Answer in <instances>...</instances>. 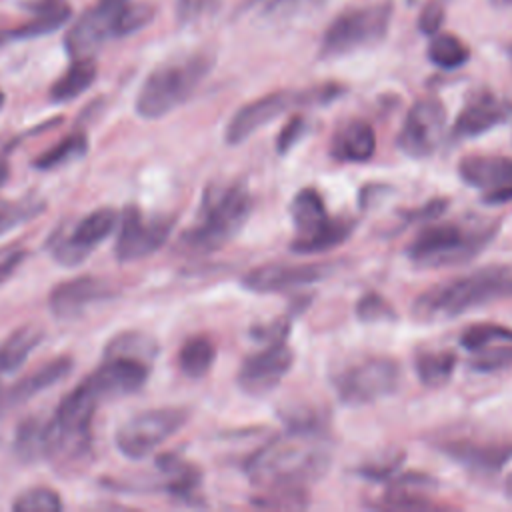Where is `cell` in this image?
<instances>
[{
    "label": "cell",
    "mask_w": 512,
    "mask_h": 512,
    "mask_svg": "<svg viewBox=\"0 0 512 512\" xmlns=\"http://www.w3.org/2000/svg\"><path fill=\"white\" fill-rule=\"evenodd\" d=\"M332 462V448L322 430L290 428L252 452L244 472L252 484L268 488H304L320 480Z\"/></svg>",
    "instance_id": "6da1fadb"
},
{
    "label": "cell",
    "mask_w": 512,
    "mask_h": 512,
    "mask_svg": "<svg viewBox=\"0 0 512 512\" xmlns=\"http://www.w3.org/2000/svg\"><path fill=\"white\" fill-rule=\"evenodd\" d=\"M252 194L242 182L214 184L204 192L196 222L180 236L190 254H210L228 244L252 212Z\"/></svg>",
    "instance_id": "7a4b0ae2"
},
{
    "label": "cell",
    "mask_w": 512,
    "mask_h": 512,
    "mask_svg": "<svg viewBox=\"0 0 512 512\" xmlns=\"http://www.w3.org/2000/svg\"><path fill=\"white\" fill-rule=\"evenodd\" d=\"M504 298H512V272L492 266L432 286L414 300L412 310L418 320H446Z\"/></svg>",
    "instance_id": "3957f363"
},
{
    "label": "cell",
    "mask_w": 512,
    "mask_h": 512,
    "mask_svg": "<svg viewBox=\"0 0 512 512\" xmlns=\"http://www.w3.org/2000/svg\"><path fill=\"white\" fill-rule=\"evenodd\" d=\"M214 66V54L196 50L170 58L156 66L136 96V112L146 120H156L182 106L204 82Z\"/></svg>",
    "instance_id": "277c9868"
},
{
    "label": "cell",
    "mask_w": 512,
    "mask_h": 512,
    "mask_svg": "<svg viewBox=\"0 0 512 512\" xmlns=\"http://www.w3.org/2000/svg\"><path fill=\"white\" fill-rule=\"evenodd\" d=\"M498 224L462 226L454 222L428 224L408 246L412 262L424 268L456 266L472 260L494 238Z\"/></svg>",
    "instance_id": "5b68a950"
},
{
    "label": "cell",
    "mask_w": 512,
    "mask_h": 512,
    "mask_svg": "<svg viewBox=\"0 0 512 512\" xmlns=\"http://www.w3.org/2000/svg\"><path fill=\"white\" fill-rule=\"evenodd\" d=\"M394 14L390 0L362 4L340 12L324 30L320 40V58H340L362 48L380 44Z\"/></svg>",
    "instance_id": "8992f818"
},
{
    "label": "cell",
    "mask_w": 512,
    "mask_h": 512,
    "mask_svg": "<svg viewBox=\"0 0 512 512\" xmlns=\"http://www.w3.org/2000/svg\"><path fill=\"white\" fill-rule=\"evenodd\" d=\"M100 400L102 396L88 378L62 398L52 420L46 424L48 456L78 458L90 448L92 418Z\"/></svg>",
    "instance_id": "52a82bcc"
},
{
    "label": "cell",
    "mask_w": 512,
    "mask_h": 512,
    "mask_svg": "<svg viewBox=\"0 0 512 512\" xmlns=\"http://www.w3.org/2000/svg\"><path fill=\"white\" fill-rule=\"evenodd\" d=\"M296 238L290 250L296 254H320L346 242L356 222L346 216H330L314 188H302L290 202Z\"/></svg>",
    "instance_id": "ba28073f"
},
{
    "label": "cell",
    "mask_w": 512,
    "mask_h": 512,
    "mask_svg": "<svg viewBox=\"0 0 512 512\" xmlns=\"http://www.w3.org/2000/svg\"><path fill=\"white\" fill-rule=\"evenodd\" d=\"M400 364L390 356H360L332 374V388L342 404L364 406L396 392Z\"/></svg>",
    "instance_id": "9c48e42d"
},
{
    "label": "cell",
    "mask_w": 512,
    "mask_h": 512,
    "mask_svg": "<svg viewBox=\"0 0 512 512\" xmlns=\"http://www.w3.org/2000/svg\"><path fill=\"white\" fill-rule=\"evenodd\" d=\"M340 94H342V86H338V84H324V86L302 90V92L278 90V92L264 94L236 110V114L230 118V122L226 126L224 140L230 146H236V144L244 142L246 138H250L264 124L272 122L274 118H278L280 114L290 110L292 106L328 104L334 98H338Z\"/></svg>",
    "instance_id": "30bf717a"
},
{
    "label": "cell",
    "mask_w": 512,
    "mask_h": 512,
    "mask_svg": "<svg viewBox=\"0 0 512 512\" xmlns=\"http://www.w3.org/2000/svg\"><path fill=\"white\" fill-rule=\"evenodd\" d=\"M186 420L188 410L180 406H162L138 412L116 430V448L122 456L140 460L174 436Z\"/></svg>",
    "instance_id": "8fae6325"
},
{
    "label": "cell",
    "mask_w": 512,
    "mask_h": 512,
    "mask_svg": "<svg viewBox=\"0 0 512 512\" xmlns=\"http://www.w3.org/2000/svg\"><path fill=\"white\" fill-rule=\"evenodd\" d=\"M174 226L172 216H146L136 206H128L122 214L116 258L120 262H134L154 254L170 236Z\"/></svg>",
    "instance_id": "7c38bea8"
},
{
    "label": "cell",
    "mask_w": 512,
    "mask_h": 512,
    "mask_svg": "<svg viewBox=\"0 0 512 512\" xmlns=\"http://www.w3.org/2000/svg\"><path fill=\"white\" fill-rule=\"evenodd\" d=\"M446 128V108L438 98H420L408 110L398 132V148L410 158H426L440 146Z\"/></svg>",
    "instance_id": "4fadbf2b"
},
{
    "label": "cell",
    "mask_w": 512,
    "mask_h": 512,
    "mask_svg": "<svg viewBox=\"0 0 512 512\" xmlns=\"http://www.w3.org/2000/svg\"><path fill=\"white\" fill-rule=\"evenodd\" d=\"M118 214L114 208H98L80 218L66 234L52 238V256L62 266L82 264L96 246H100L116 228Z\"/></svg>",
    "instance_id": "5bb4252c"
},
{
    "label": "cell",
    "mask_w": 512,
    "mask_h": 512,
    "mask_svg": "<svg viewBox=\"0 0 512 512\" xmlns=\"http://www.w3.org/2000/svg\"><path fill=\"white\" fill-rule=\"evenodd\" d=\"M294 352L286 340L264 344V348L248 356L238 370V386L250 396H264L272 392L280 380L290 372Z\"/></svg>",
    "instance_id": "9a60e30c"
},
{
    "label": "cell",
    "mask_w": 512,
    "mask_h": 512,
    "mask_svg": "<svg viewBox=\"0 0 512 512\" xmlns=\"http://www.w3.org/2000/svg\"><path fill=\"white\" fill-rule=\"evenodd\" d=\"M114 296L112 286L96 276H76L54 286L48 296V308L58 320H74L96 302Z\"/></svg>",
    "instance_id": "2e32d148"
},
{
    "label": "cell",
    "mask_w": 512,
    "mask_h": 512,
    "mask_svg": "<svg viewBox=\"0 0 512 512\" xmlns=\"http://www.w3.org/2000/svg\"><path fill=\"white\" fill-rule=\"evenodd\" d=\"M328 274V266L324 264H286V262H272L262 264L242 278V286L250 292L258 294H272V292H286L292 288L308 286L322 280Z\"/></svg>",
    "instance_id": "e0dca14e"
},
{
    "label": "cell",
    "mask_w": 512,
    "mask_h": 512,
    "mask_svg": "<svg viewBox=\"0 0 512 512\" xmlns=\"http://www.w3.org/2000/svg\"><path fill=\"white\" fill-rule=\"evenodd\" d=\"M510 116H512L510 100L498 98L492 92H478L470 96L464 108L460 110L452 128V138L456 140L476 138L504 124Z\"/></svg>",
    "instance_id": "ac0fdd59"
},
{
    "label": "cell",
    "mask_w": 512,
    "mask_h": 512,
    "mask_svg": "<svg viewBox=\"0 0 512 512\" xmlns=\"http://www.w3.org/2000/svg\"><path fill=\"white\" fill-rule=\"evenodd\" d=\"M102 398H116L140 390L148 378V362L130 356H106L104 362L86 376Z\"/></svg>",
    "instance_id": "d6986e66"
},
{
    "label": "cell",
    "mask_w": 512,
    "mask_h": 512,
    "mask_svg": "<svg viewBox=\"0 0 512 512\" xmlns=\"http://www.w3.org/2000/svg\"><path fill=\"white\" fill-rule=\"evenodd\" d=\"M438 450L476 474H496L512 460V442L458 438L442 442Z\"/></svg>",
    "instance_id": "ffe728a7"
},
{
    "label": "cell",
    "mask_w": 512,
    "mask_h": 512,
    "mask_svg": "<svg viewBox=\"0 0 512 512\" xmlns=\"http://www.w3.org/2000/svg\"><path fill=\"white\" fill-rule=\"evenodd\" d=\"M108 36H114V16L96 4L70 26L64 44L72 58H92Z\"/></svg>",
    "instance_id": "44dd1931"
},
{
    "label": "cell",
    "mask_w": 512,
    "mask_h": 512,
    "mask_svg": "<svg viewBox=\"0 0 512 512\" xmlns=\"http://www.w3.org/2000/svg\"><path fill=\"white\" fill-rule=\"evenodd\" d=\"M70 370H72V358L68 356H58L42 364L38 370L18 380L12 388H8L6 392H0V412L14 408L18 404H24L32 396L52 388L56 382L64 380L70 374Z\"/></svg>",
    "instance_id": "7402d4cb"
},
{
    "label": "cell",
    "mask_w": 512,
    "mask_h": 512,
    "mask_svg": "<svg viewBox=\"0 0 512 512\" xmlns=\"http://www.w3.org/2000/svg\"><path fill=\"white\" fill-rule=\"evenodd\" d=\"M460 178L484 192H494L512 186V158L508 156H464L458 164Z\"/></svg>",
    "instance_id": "603a6c76"
},
{
    "label": "cell",
    "mask_w": 512,
    "mask_h": 512,
    "mask_svg": "<svg viewBox=\"0 0 512 512\" xmlns=\"http://www.w3.org/2000/svg\"><path fill=\"white\" fill-rule=\"evenodd\" d=\"M330 152L340 162H368L376 152V136L368 122L350 120L332 138Z\"/></svg>",
    "instance_id": "cb8c5ba5"
},
{
    "label": "cell",
    "mask_w": 512,
    "mask_h": 512,
    "mask_svg": "<svg viewBox=\"0 0 512 512\" xmlns=\"http://www.w3.org/2000/svg\"><path fill=\"white\" fill-rule=\"evenodd\" d=\"M28 10L34 14V18L16 28L12 36L36 38L52 34L62 28L70 18V6L66 0H34L28 4Z\"/></svg>",
    "instance_id": "d4e9b609"
},
{
    "label": "cell",
    "mask_w": 512,
    "mask_h": 512,
    "mask_svg": "<svg viewBox=\"0 0 512 512\" xmlns=\"http://www.w3.org/2000/svg\"><path fill=\"white\" fill-rule=\"evenodd\" d=\"M42 336L44 332L34 324L20 326L6 336L0 342V376L20 368L28 360L30 352L40 344Z\"/></svg>",
    "instance_id": "484cf974"
},
{
    "label": "cell",
    "mask_w": 512,
    "mask_h": 512,
    "mask_svg": "<svg viewBox=\"0 0 512 512\" xmlns=\"http://www.w3.org/2000/svg\"><path fill=\"white\" fill-rule=\"evenodd\" d=\"M98 68L92 58H74L68 70L52 84L50 100L52 102H70L86 92L96 80Z\"/></svg>",
    "instance_id": "4316f807"
},
{
    "label": "cell",
    "mask_w": 512,
    "mask_h": 512,
    "mask_svg": "<svg viewBox=\"0 0 512 512\" xmlns=\"http://www.w3.org/2000/svg\"><path fill=\"white\" fill-rule=\"evenodd\" d=\"M414 370L424 386L440 388L456 370V354L450 350H420L414 356Z\"/></svg>",
    "instance_id": "83f0119b"
},
{
    "label": "cell",
    "mask_w": 512,
    "mask_h": 512,
    "mask_svg": "<svg viewBox=\"0 0 512 512\" xmlns=\"http://www.w3.org/2000/svg\"><path fill=\"white\" fill-rule=\"evenodd\" d=\"M156 464L164 472L166 490L172 496L190 498L194 494V490L200 484V472L190 462H184L174 454H166V456L158 458Z\"/></svg>",
    "instance_id": "f1b7e54d"
},
{
    "label": "cell",
    "mask_w": 512,
    "mask_h": 512,
    "mask_svg": "<svg viewBox=\"0 0 512 512\" xmlns=\"http://www.w3.org/2000/svg\"><path fill=\"white\" fill-rule=\"evenodd\" d=\"M216 358V348L206 336L188 338L178 352V366L190 378H202L208 374Z\"/></svg>",
    "instance_id": "f546056e"
},
{
    "label": "cell",
    "mask_w": 512,
    "mask_h": 512,
    "mask_svg": "<svg viewBox=\"0 0 512 512\" xmlns=\"http://www.w3.org/2000/svg\"><path fill=\"white\" fill-rule=\"evenodd\" d=\"M46 424L40 418L24 420L14 436V452L24 462H36L48 456V434Z\"/></svg>",
    "instance_id": "4dcf8cb0"
},
{
    "label": "cell",
    "mask_w": 512,
    "mask_h": 512,
    "mask_svg": "<svg viewBox=\"0 0 512 512\" xmlns=\"http://www.w3.org/2000/svg\"><path fill=\"white\" fill-rule=\"evenodd\" d=\"M428 58L442 70H456L470 60V48L454 34L436 32L428 42Z\"/></svg>",
    "instance_id": "1f68e13d"
},
{
    "label": "cell",
    "mask_w": 512,
    "mask_h": 512,
    "mask_svg": "<svg viewBox=\"0 0 512 512\" xmlns=\"http://www.w3.org/2000/svg\"><path fill=\"white\" fill-rule=\"evenodd\" d=\"M88 150V138L84 132H72L62 138L56 146L44 150L34 158V168L38 170H56L74 160H80Z\"/></svg>",
    "instance_id": "d6a6232c"
},
{
    "label": "cell",
    "mask_w": 512,
    "mask_h": 512,
    "mask_svg": "<svg viewBox=\"0 0 512 512\" xmlns=\"http://www.w3.org/2000/svg\"><path fill=\"white\" fill-rule=\"evenodd\" d=\"M46 210V202L38 196H22L18 200H0V236L38 218Z\"/></svg>",
    "instance_id": "836d02e7"
},
{
    "label": "cell",
    "mask_w": 512,
    "mask_h": 512,
    "mask_svg": "<svg viewBox=\"0 0 512 512\" xmlns=\"http://www.w3.org/2000/svg\"><path fill=\"white\" fill-rule=\"evenodd\" d=\"M460 344L472 354V352H480L492 346H500V344H512V328L500 326V324H474L468 326L462 336H460Z\"/></svg>",
    "instance_id": "e575fe53"
},
{
    "label": "cell",
    "mask_w": 512,
    "mask_h": 512,
    "mask_svg": "<svg viewBox=\"0 0 512 512\" xmlns=\"http://www.w3.org/2000/svg\"><path fill=\"white\" fill-rule=\"evenodd\" d=\"M156 342L144 334L138 332H124L112 338L106 346V356L118 354V356H130V358H140L144 362H150L156 356Z\"/></svg>",
    "instance_id": "d590c367"
},
{
    "label": "cell",
    "mask_w": 512,
    "mask_h": 512,
    "mask_svg": "<svg viewBox=\"0 0 512 512\" xmlns=\"http://www.w3.org/2000/svg\"><path fill=\"white\" fill-rule=\"evenodd\" d=\"M12 510L16 512H58L62 510L60 494L48 486L28 488L16 496L12 502Z\"/></svg>",
    "instance_id": "8d00e7d4"
},
{
    "label": "cell",
    "mask_w": 512,
    "mask_h": 512,
    "mask_svg": "<svg viewBox=\"0 0 512 512\" xmlns=\"http://www.w3.org/2000/svg\"><path fill=\"white\" fill-rule=\"evenodd\" d=\"M154 18V8L150 4H132L128 2L116 16H114V36H128L136 30L150 24Z\"/></svg>",
    "instance_id": "74e56055"
},
{
    "label": "cell",
    "mask_w": 512,
    "mask_h": 512,
    "mask_svg": "<svg viewBox=\"0 0 512 512\" xmlns=\"http://www.w3.org/2000/svg\"><path fill=\"white\" fill-rule=\"evenodd\" d=\"M254 504L260 508H306L304 488H268L254 498Z\"/></svg>",
    "instance_id": "f35d334b"
},
{
    "label": "cell",
    "mask_w": 512,
    "mask_h": 512,
    "mask_svg": "<svg viewBox=\"0 0 512 512\" xmlns=\"http://www.w3.org/2000/svg\"><path fill=\"white\" fill-rule=\"evenodd\" d=\"M470 366L478 372H494L512 366V344H500L480 352H472Z\"/></svg>",
    "instance_id": "ab89813d"
},
{
    "label": "cell",
    "mask_w": 512,
    "mask_h": 512,
    "mask_svg": "<svg viewBox=\"0 0 512 512\" xmlns=\"http://www.w3.org/2000/svg\"><path fill=\"white\" fill-rule=\"evenodd\" d=\"M356 314L362 322H380V320L396 318V312L390 306V302L376 292H368L358 300Z\"/></svg>",
    "instance_id": "60d3db41"
},
{
    "label": "cell",
    "mask_w": 512,
    "mask_h": 512,
    "mask_svg": "<svg viewBox=\"0 0 512 512\" xmlns=\"http://www.w3.org/2000/svg\"><path fill=\"white\" fill-rule=\"evenodd\" d=\"M326 0H254L252 4L270 16H294L302 10L320 8Z\"/></svg>",
    "instance_id": "b9f144b4"
},
{
    "label": "cell",
    "mask_w": 512,
    "mask_h": 512,
    "mask_svg": "<svg viewBox=\"0 0 512 512\" xmlns=\"http://www.w3.org/2000/svg\"><path fill=\"white\" fill-rule=\"evenodd\" d=\"M224 0H176V16L182 24H194L218 12Z\"/></svg>",
    "instance_id": "7bdbcfd3"
},
{
    "label": "cell",
    "mask_w": 512,
    "mask_h": 512,
    "mask_svg": "<svg viewBox=\"0 0 512 512\" xmlns=\"http://www.w3.org/2000/svg\"><path fill=\"white\" fill-rule=\"evenodd\" d=\"M444 24V8L438 0H430L424 4V8L420 10L418 16V30L426 36H432L436 32H440Z\"/></svg>",
    "instance_id": "ee69618b"
},
{
    "label": "cell",
    "mask_w": 512,
    "mask_h": 512,
    "mask_svg": "<svg viewBox=\"0 0 512 512\" xmlns=\"http://www.w3.org/2000/svg\"><path fill=\"white\" fill-rule=\"evenodd\" d=\"M304 132H306V120H304V116H292V118L284 124V128L280 130V134H278V138H276V150H278V154H286V152L302 138Z\"/></svg>",
    "instance_id": "f6af8a7d"
},
{
    "label": "cell",
    "mask_w": 512,
    "mask_h": 512,
    "mask_svg": "<svg viewBox=\"0 0 512 512\" xmlns=\"http://www.w3.org/2000/svg\"><path fill=\"white\" fill-rule=\"evenodd\" d=\"M26 256H28V250L24 248H8L0 252V284H4L14 276V272L22 266Z\"/></svg>",
    "instance_id": "bcb514c9"
},
{
    "label": "cell",
    "mask_w": 512,
    "mask_h": 512,
    "mask_svg": "<svg viewBox=\"0 0 512 512\" xmlns=\"http://www.w3.org/2000/svg\"><path fill=\"white\" fill-rule=\"evenodd\" d=\"M286 334H288V322H286V320H276V322H272V324L258 326V328L252 330L254 340H260V342H264V344L278 342V340H286Z\"/></svg>",
    "instance_id": "7dc6e473"
},
{
    "label": "cell",
    "mask_w": 512,
    "mask_h": 512,
    "mask_svg": "<svg viewBox=\"0 0 512 512\" xmlns=\"http://www.w3.org/2000/svg\"><path fill=\"white\" fill-rule=\"evenodd\" d=\"M484 200L490 204H502V202H510L512 200V186L510 188H502V190H494V192H486Z\"/></svg>",
    "instance_id": "c3c4849f"
},
{
    "label": "cell",
    "mask_w": 512,
    "mask_h": 512,
    "mask_svg": "<svg viewBox=\"0 0 512 512\" xmlns=\"http://www.w3.org/2000/svg\"><path fill=\"white\" fill-rule=\"evenodd\" d=\"M128 2H132V0H98V6L104 8L106 12H110L112 16H116Z\"/></svg>",
    "instance_id": "681fc988"
},
{
    "label": "cell",
    "mask_w": 512,
    "mask_h": 512,
    "mask_svg": "<svg viewBox=\"0 0 512 512\" xmlns=\"http://www.w3.org/2000/svg\"><path fill=\"white\" fill-rule=\"evenodd\" d=\"M6 178H8V166H6V162L0 160V186L6 182Z\"/></svg>",
    "instance_id": "f907efd6"
},
{
    "label": "cell",
    "mask_w": 512,
    "mask_h": 512,
    "mask_svg": "<svg viewBox=\"0 0 512 512\" xmlns=\"http://www.w3.org/2000/svg\"><path fill=\"white\" fill-rule=\"evenodd\" d=\"M504 490H506V496L512 500V474L506 478V484H504Z\"/></svg>",
    "instance_id": "816d5d0a"
},
{
    "label": "cell",
    "mask_w": 512,
    "mask_h": 512,
    "mask_svg": "<svg viewBox=\"0 0 512 512\" xmlns=\"http://www.w3.org/2000/svg\"><path fill=\"white\" fill-rule=\"evenodd\" d=\"M494 6H512V0H490Z\"/></svg>",
    "instance_id": "f5cc1de1"
},
{
    "label": "cell",
    "mask_w": 512,
    "mask_h": 512,
    "mask_svg": "<svg viewBox=\"0 0 512 512\" xmlns=\"http://www.w3.org/2000/svg\"><path fill=\"white\" fill-rule=\"evenodd\" d=\"M2 106H4V92L0 90V110H2Z\"/></svg>",
    "instance_id": "db71d44e"
},
{
    "label": "cell",
    "mask_w": 512,
    "mask_h": 512,
    "mask_svg": "<svg viewBox=\"0 0 512 512\" xmlns=\"http://www.w3.org/2000/svg\"><path fill=\"white\" fill-rule=\"evenodd\" d=\"M408 2H412V4H414V2H418V0H408Z\"/></svg>",
    "instance_id": "11a10c76"
}]
</instances>
